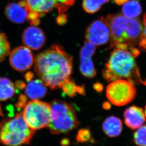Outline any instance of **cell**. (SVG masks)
<instances>
[{
  "mask_svg": "<svg viewBox=\"0 0 146 146\" xmlns=\"http://www.w3.org/2000/svg\"><path fill=\"white\" fill-rule=\"evenodd\" d=\"M35 71L44 84L52 90L61 88L70 79L72 72V57L59 44L36 55Z\"/></svg>",
  "mask_w": 146,
  "mask_h": 146,
  "instance_id": "6da1fadb",
  "label": "cell"
},
{
  "mask_svg": "<svg viewBox=\"0 0 146 146\" xmlns=\"http://www.w3.org/2000/svg\"><path fill=\"white\" fill-rule=\"evenodd\" d=\"M110 33V48L127 50L136 57L139 55V44L142 31V24L138 19L127 18L121 14L103 17Z\"/></svg>",
  "mask_w": 146,
  "mask_h": 146,
  "instance_id": "7a4b0ae2",
  "label": "cell"
},
{
  "mask_svg": "<svg viewBox=\"0 0 146 146\" xmlns=\"http://www.w3.org/2000/svg\"><path fill=\"white\" fill-rule=\"evenodd\" d=\"M135 58L128 50L114 49L102 72L103 77L109 82L125 79L134 85L140 84L142 80Z\"/></svg>",
  "mask_w": 146,
  "mask_h": 146,
  "instance_id": "3957f363",
  "label": "cell"
},
{
  "mask_svg": "<svg viewBox=\"0 0 146 146\" xmlns=\"http://www.w3.org/2000/svg\"><path fill=\"white\" fill-rule=\"evenodd\" d=\"M35 131L28 125L22 115L18 113L12 118L0 123V142L7 146H21L29 144Z\"/></svg>",
  "mask_w": 146,
  "mask_h": 146,
  "instance_id": "277c9868",
  "label": "cell"
},
{
  "mask_svg": "<svg viewBox=\"0 0 146 146\" xmlns=\"http://www.w3.org/2000/svg\"><path fill=\"white\" fill-rule=\"evenodd\" d=\"M50 106L51 117L48 127L51 133H67L79 125L76 111L72 104L56 100L52 101Z\"/></svg>",
  "mask_w": 146,
  "mask_h": 146,
  "instance_id": "5b68a950",
  "label": "cell"
},
{
  "mask_svg": "<svg viewBox=\"0 0 146 146\" xmlns=\"http://www.w3.org/2000/svg\"><path fill=\"white\" fill-rule=\"evenodd\" d=\"M22 115L34 131L48 126L51 117L50 104L39 100H33L25 105Z\"/></svg>",
  "mask_w": 146,
  "mask_h": 146,
  "instance_id": "8992f818",
  "label": "cell"
},
{
  "mask_svg": "<svg viewBox=\"0 0 146 146\" xmlns=\"http://www.w3.org/2000/svg\"><path fill=\"white\" fill-rule=\"evenodd\" d=\"M136 94L134 84L124 79L111 82L106 88V97L111 103L116 106H123L130 103Z\"/></svg>",
  "mask_w": 146,
  "mask_h": 146,
  "instance_id": "52a82bcc",
  "label": "cell"
},
{
  "mask_svg": "<svg viewBox=\"0 0 146 146\" xmlns=\"http://www.w3.org/2000/svg\"><path fill=\"white\" fill-rule=\"evenodd\" d=\"M28 11L27 21L31 25L40 23V18L56 8L55 0H19Z\"/></svg>",
  "mask_w": 146,
  "mask_h": 146,
  "instance_id": "ba28073f",
  "label": "cell"
},
{
  "mask_svg": "<svg viewBox=\"0 0 146 146\" xmlns=\"http://www.w3.org/2000/svg\"><path fill=\"white\" fill-rule=\"evenodd\" d=\"M86 38L87 41L96 46L104 45L109 41L110 31L103 17L90 24L86 30Z\"/></svg>",
  "mask_w": 146,
  "mask_h": 146,
  "instance_id": "9c48e42d",
  "label": "cell"
},
{
  "mask_svg": "<svg viewBox=\"0 0 146 146\" xmlns=\"http://www.w3.org/2000/svg\"><path fill=\"white\" fill-rule=\"evenodd\" d=\"M10 64L16 70L24 72L28 70L34 62L31 50L25 46H20L10 52Z\"/></svg>",
  "mask_w": 146,
  "mask_h": 146,
  "instance_id": "30bf717a",
  "label": "cell"
},
{
  "mask_svg": "<svg viewBox=\"0 0 146 146\" xmlns=\"http://www.w3.org/2000/svg\"><path fill=\"white\" fill-rule=\"evenodd\" d=\"M96 46L86 41L80 52V72L83 76L91 79L94 77L97 72L91 57L95 52Z\"/></svg>",
  "mask_w": 146,
  "mask_h": 146,
  "instance_id": "8fae6325",
  "label": "cell"
},
{
  "mask_svg": "<svg viewBox=\"0 0 146 146\" xmlns=\"http://www.w3.org/2000/svg\"><path fill=\"white\" fill-rule=\"evenodd\" d=\"M44 32L37 26L31 25L24 31L22 41L24 45L33 50H38L43 47L46 42Z\"/></svg>",
  "mask_w": 146,
  "mask_h": 146,
  "instance_id": "7c38bea8",
  "label": "cell"
},
{
  "mask_svg": "<svg viewBox=\"0 0 146 146\" xmlns=\"http://www.w3.org/2000/svg\"><path fill=\"white\" fill-rule=\"evenodd\" d=\"M124 122L132 130H136L146 121L143 109L138 106H131L124 112Z\"/></svg>",
  "mask_w": 146,
  "mask_h": 146,
  "instance_id": "4fadbf2b",
  "label": "cell"
},
{
  "mask_svg": "<svg viewBox=\"0 0 146 146\" xmlns=\"http://www.w3.org/2000/svg\"><path fill=\"white\" fill-rule=\"evenodd\" d=\"M5 14L8 19L15 23H23L27 21L28 11L21 1L9 3L5 9Z\"/></svg>",
  "mask_w": 146,
  "mask_h": 146,
  "instance_id": "5bb4252c",
  "label": "cell"
},
{
  "mask_svg": "<svg viewBox=\"0 0 146 146\" xmlns=\"http://www.w3.org/2000/svg\"><path fill=\"white\" fill-rule=\"evenodd\" d=\"M102 128L105 133L110 138L118 136L123 129V123L118 117L111 116L104 121Z\"/></svg>",
  "mask_w": 146,
  "mask_h": 146,
  "instance_id": "9a60e30c",
  "label": "cell"
},
{
  "mask_svg": "<svg viewBox=\"0 0 146 146\" xmlns=\"http://www.w3.org/2000/svg\"><path fill=\"white\" fill-rule=\"evenodd\" d=\"M46 86L41 80L29 81L27 86L25 93L27 97L32 100H38L43 98L47 93Z\"/></svg>",
  "mask_w": 146,
  "mask_h": 146,
  "instance_id": "2e32d148",
  "label": "cell"
},
{
  "mask_svg": "<svg viewBox=\"0 0 146 146\" xmlns=\"http://www.w3.org/2000/svg\"><path fill=\"white\" fill-rule=\"evenodd\" d=\"M142 11L141 4L137 0H130L123 4L122 8L123 15L131 19H137Z\"/></svg>",
  "mask_w": 146,
  "mask_h": 146,
  "instance_id": "e0dca14e",
  "label": "cell"
},
{
  "mask_svg": "<svg viewBox=\"0 0 146 146\" xmlns=\"http://www.w3.org/2000/svg\"><path fill=\"white\" fill-rule=\"evenodd\" d=\"M15 87L12 81L6 78H0V101L10 99L15 94Z\"/></svg>",
  "mask_w": 146,
  "mask_h": 146,
  "instance_id": "ac0fdd59",
  "label": "cell"
},
{
  "mask_svg": "<svg viewBox=\"0 0 146 146\" xmlns=\"http://www.w3.org/2000/svg\"><path fill=\"white\" fill-rule=\"evenodd\" d=\"M110 0H83L82 6L86 13L93 14L98 11L103 4Z\"/></svg>",
  "mask_w": 146,
  "mask_h": 146,
  "instance_id": "d6986e66",
  "label": "cell"
},
{
  "mask_svg": "<svg viewBox=\"0 0 146 146\" xmlns=\"http://www.w3.org/2000/svg\"><path fill=\"white\" fill-rule=\"evenodd\" d=\"M10 44L5 34L0 31V62L10 54Z\"/></svg>",
  "mask_w": 146,
  "mask_h": 146,
  "instance_id": "ffe728a7",
  "label": "cell"
},
{
  "mask_svg": "<svg viewBox=\"0 0 146 146\" xmlns=\"http://www.w3.org/2000/svg\"><path fill=\"white\" fill-rule=\"evenodd\" d=\"M134 141L138 146H146V125L137 129L133 135Z\"/></svg>",
  "mask_w": 146,
  "mask_h": 146,
  "instance_id": "44dd1931",
  "label": "cell"
},
{
  "mask_svg": "<svg viewBox=\"0 0 146 146\" xmlns=\"http://www.w3.org/2000/svg\"><path fill=\"white\" fill-rule=\"evenodd\" d=\"M79 87V86L76 85L72 80L70 79L62 85L61 88L69 97L73 98L78 93Z\"/></svg>",
  "mask_w": 146,
  "mask_h": 146,
  "instance_id": "7402d4cb",
  "label": "cell"
},
{
  "mask_svg": "<svg viewBox=\"0 0 146 146\" xmlns=\"http://www.w3.org/2000/svg\"><path fill=\"white\" fill-rule=\"evenodd\" d=\"M56 8L59 15L65 14L70 7L73 5L75 0H55Z\"/></svg>",
  "mask_w": 146,
  "mask_h": 146,
  "instance_id": "603a6c76",
  "label": "cell"
},
{
  "mask_svg": "<svg viewBox=\"0 0 146 146\" xmlns=\"http://www.w3.org/2000/svg\"><path fill=\"white\" fill-rule=\"evenodd\" d=\"M91 139V133L88 129L79 130L77 135V140L81 143L88 142Z\"/></svg>",
  "mask_w": 146,
  "mask_h": 146,
  "instance_id": "cb8c5ba5",
  "label": "cell"
},
{
  "mask_svg": "<svg viewBox=\"0 0 146 146\" xmlns=\"http://www.w3.org/2000/svg\"><path fill=\"white\" fill-rule=\"evenodd\" d=\"M139 47L142 51L146 52V13L143 16L142 24V31Z\"/></svg>",
  "mask_w": 146,
  "mask_h": 146,
  "instance_id": "d4e9b609",
  "label": "cell"
},
{
  "mask_svg": "<svg viewBox=\"0 0 146 146\" xmlns=\"http://www.w3.org/2000/svg\"><path fill=\"white\" fill-rule=\"evenodd\" d=\"M67 21V17L64 14L59 15L57 18V22L59 25H63L66 23Z\"/></svg>",
  "mask_w": 146,
  "mask_h": 146,
  "instance_id": "484cf974",
  "label": "cell"
},
{
  "mask_svg": "<svg viewBox=\"0 0 146 146\" xmlns=\"http://www.w3.org/2000/svg\"><path fill=\"white\" fill-rule=\"evenodd\" d=\"M94 88L98 92H101L103 89V86L100 83H96L94 85Z\"/></svg>",
  "mask_w": 146,
  "mask_h": 146,
  "instance_id": "4316f807",
  "label": "cell"
},
{
  "mask_svg": "<svg viewBox=\"0 0 146 146\" xmlns=\"http://www.w3.org/2000/svg\"><path fill=\"white\" fill-rule=\"evenodd\" d=\"M129 0H114V1L118 5H121L125 4L126 3H127Z\"/></svg>",
  "mask_w": 146,
  "mask_h": 146,
  "instance_id": "83f0119b",
  "label": "cell"
},
{
  "mask_svg": "<svg viewBox=\"0 0 146 146\" xmlns=\"http://www.w3.org/2000/svg\"><path fill=\"white\" fill-rule=\"evenodd\" d=\"M103 107L104 109H106V110L109 109L111 108L110 104L108 102H104L103 105Z\"/></svg>",
  "mask_w": 146,
  "mask_h": 146,
  "instance_id": "f1b7e54d",
  "label": "cell"
},
{
  "mask_svg": "<svg viewBox=\"0 0 146 146\" xmlns=\"http://www.w3.org/2000/svg\"><path fill=\"white\" fill-rule=\"evenodd\" d=\"M141 82H142L144 85H145L146 86V79L145 80H144V81H141Z\"/></svg>",
  "mask_w": 146,
  "mask_h": 146,
  "instance_id": "f546056e",
  "label": "cell"
},
{
  "mask_svg": "<svg viewBox=\"0 0 146 146\" xmlns=\"http://www.w3.org/2000/svg\"><path fill=\"white\" fill-rule=\"evenodd\" d=\"M144 114H145V117H146V105L145 107V110H144Z\"/></svg>",
  "mask_w": 146,
  "mask_h": 146,
  "instance_id": "4dcf8cb0",
  "label": "cell"
},
{
  "mask_svg": "<svg viewBox=\"0 0 146 146\" xmlns=\"http://www.w3.org/2000/svg\"><path fill=\"white\" fill-rule=\"evenodd\" d=\"M1 108H0V114H1Z\"/></svg>",
  "mask_w": 146,
  "mask_h": 146,
  "instance_id": "1f68e13d",
  "label": "cell"
}]
</instances>
